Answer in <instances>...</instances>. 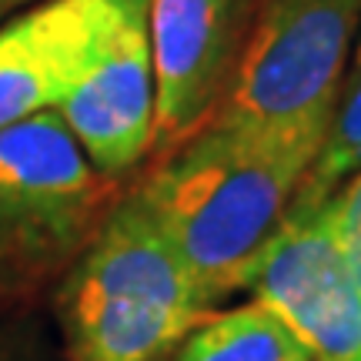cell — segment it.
Instances as JSON below:
<instances>
[{"mask_svg":"<svg viewBox=\"0 0 361 361\" xmlns=\"http://www.w3.org/2000/svg\"><path fill=\"white\" fill-rule=\"evenodd\" d=\"M318 151L322 141L211 121L134 191L207 305L251 284Z\"/></svg>","mask_w":361,"mask_h":361,"instance_id":"1","label":"cell"},{"mask_svg":"<svg viewBox=\"0 0 361 361\" xmlns=\"http://www.w3.org/2000/svg\"><path fill=\"white\" fill-rule=\"evenodd\" d=\"M211 314L137 194L111 204L61 284L74 361H164Z\"/></svg>","mask_w":361,"mask_h":361,"instance_id":"2","label":"cell"},{"mask_svg":"<svg viewBox=\"0 0 361 361\" xmlns=\"http://www.w3.org/2000/svg\"><path fill=\"white\" fill-rule=\"evenodd\" d=\"M111 211V178L57 111L0 130V295L30 291L74 264Z\"/></svg>","mask_w":361,"mask_h":361,"instance_id":"3","label":"cell"},{"mask_svg":"<svg viewBox=\"0 0 361 361\" xmlns=\"http://www.w3.org/2000/svg\"><path fill=\"white\" fill-rule=\"evenodd\" d=\"M358 30L361 0H264L214 121L324 141Z\"/></svg>","mask_w":361,"mask_h":361,"instance_id":"4","label":"cell"},{"mask_svg":"<svg viewBox=\"0 0 361 361\" xmlns=\"http://www.w3.org/2000/svg\"><path fill=\"white\" fill-rule=\"evenodd\" d=\"M247 288L311 361H361V288L338 251L324 201L291 204Z\"/></svg>","mask_w":361,"mask_h":361,"instance_id":"5","label":"cell"},{"mask_svg":"<svg viewBox=\"0 0 361 361\" xmlns=\"http://www.w3.org/2000/svg\"><path fill=\"white\" fill-rule=\"evenodd\" d=\"M251 0H147L154 61V154L204 130L228 97L251 30Z\"/></svg>","mask_w":361,"mask_h":361,"instance_id":"6","label":"cell"},{"mask_svg":"<svg viewBox=\"0 0 361 361\" xmlns=\"http://www.w3.org/2000/svg\"><path fill=\"white\" fill-rule=\"evenodd\" d=\"M134 0H44L0 24V130L57 111Z\"/></svg>","mask_w":361,"mask_h":361,"instance_id":"7","label":"cell"},{"mask_svg":"<svg viewBox=\"0 0 361 361\" xmlns=\"http://www.w3.org/2000/svg\"><path fill=\"white\" fill-rule=\"evenodd\" d=\"M57 114L104 178H117L154 144V61L147 0H134L87 78L57 104Z\"/></svg>","mask_w":361,"mask_h":361,"instance_id":"8","label":"cell"},{"mask_svg":"<svg viewBox=\"0 0 361 361\" xmlns=\"http://www.w3.org/2000/svg\"><path fill=\"white\" fill-rule=\"evenodd\" d=\"M174 361H311L305 345L258 301L207 314L174 351Z\"/></svg>","mask_w":361,"mask_h":361,"instance_id":"9","label":"cell"},{"mask_svg":"<svg viewBox=\"0 0 361 361\" xmlns=\"http://www.w3.org/2000/svg\"><path fill=\"white\" fill-rule=\"evenodd\" d=\"M355 174H361V30L351 47L345 78L338 84L322 151L295 201H328Z\"/></svg>","mask_w":361,"mask_h":361,"instance_id":"10","label":"cell"},{"mask_svg":"<svg viewBox=\"0 0 361 361\" xmlns=\"http://www.w3.org/2000/svg\"><path fill=\"white\" fill-rule=\"evenodd\" d=\"M324 214L331 224V234L338 241V251L348 264L351 278L361 288V174L345 180L328 201H324Z\"/></svg>","mask_w":361,"mask_h":361,"instance_id":"11","label":"cell"},{"mask_svg":"<svg viewBox=\"0 0 361 361\" xmlns=\"http://www.w3.org/2000/svg\"><path fill=\"white\" fill-rule=\"evenodd\" d=\"M34 4H44V0H0V24L13 20L17 13H24L27 7H34Z\"/></svg>","mask_w":361,"mask_h":361,"instance_id":"12","label":"cell"}]
</instances>
